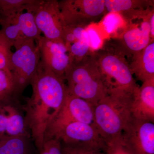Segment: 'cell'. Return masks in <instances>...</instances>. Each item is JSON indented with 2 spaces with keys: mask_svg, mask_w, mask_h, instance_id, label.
<instances>
[{
  "mask_svg": "<svg viewBox=\"0 0 154 154\" xmlns=\"http://www.w3.org/2000/svg\"><path fill=\"white\" fill-rule=\"evenodd\" d=\"M36 42L33 39L27 40L16 48L11 56L10 70L20 96L31 85L40 63V54Z\"/></svg>",
  "mask_w": 154,
  "mask_h": 154,
  "instance_id": "obj_5",
  "label": "cell"
},
{
  "mask_svg": "<svg viewBox=\"0 0 154 154\" xmlns=\"http://www.w3.org/2000/svg\"><path fill=\"white\" fill-rule=\"evenodd\" d=\"M150 1L143 0H105V13L116 12L127 19H131L144 14L149 8Z\"/></svg>",
  "mask_w": 154,
  "mask_h": 154,
  "instance_id": "obj_17",
  "label": "cell"
},
{
  "mask_svg": "<svg viewBox=\"0 0 154 154\" xmlns=\"http://www.w3.org/2000/svg\"><path fill=\"white\" fill-rule=\"evenodd\" d=\"M99 69L107 91L117 90L134 93L138 86L125 55L116 51L96 54Z\"/></svg>",
  "mask_w": 154,
  "mask_h": 154,
  "instance_id": "obj_4",
  "label": "cell"
},
{
  "mask_svg": "<svg viewBox=\"0 0 154 154\" xmlns=\"http://www.w3.org/2000/svg\"><path fill=\"white\" fill-rule=\"evenodd\" d=\"M32 140L30 133L0 137V154H34Z\"/></svg>",
  "mask_w": 154,
  "mask_h": 154,
  "instance_id": "obj_18",
  "label": "cell"
},
{
  "mask_svg": "<svg viewBox=\"0 0 154 154\" xmlns=\"http://www.w3.org/2000/svg\"><path fill=\"white\" fill-rule=\"evenodd\" d=\"M34 14L33 11H26L0 18V33L15 49L27 40L36 41L41 37V33L35 23Z\"/></svg>",
  "mask_w": 154,
  "mask_h": 154,
  "instance_id": "obj_6",
  "label": "cell"
},
{
  "mask_svg": "<svg viewBox=\"0 0 154 154\" xmlns=\"http://www.w3.org/2000/svg\"><path fill=\"white\" fill-rule=\"evenodd\" d=\"M102 23L105 31L108 34H112L124 26L125 19L119 13L111 12L105 15Z\"/></svg>",
  "mask_w": 154,
  "mask_h": 154,
  "instance_id": "obj_21",
  "label": "cell"
},
{
  "mask_svg": "<svg viewBox=\"0 0 154 154\" xmlns=\"http://www.w3.org/2000/svg\"><path fill=\"white\" fill-rule=\"evenodd\" d=\"M149 22L150 30V37L152 40H154V10L152 11L149 19Z\"/></svg>",
  "mask_w": 154,
  "mask_h": 154,
  "instance_id": "obj_27",
  "label": "cell"
},
{
  "mask_svg": "<svg viewBox=\"0 0 154 154\" xmlns=\"http://www.w3.org/2000/svg\"><path fill=\"white\" fill-rule=\"evenodd\" d=\"M20 96L11 72L0 70V105L19 101Z\"/></svg>",
  "mask_w": 154,
  "mask_h": 154,
  "instance_id": "obj_20",
  "label": "cell"
},
{
  "mask_svg": "<svg viewBox=\"0 0 154 154\" xmlns=\"http://www.w3.org/2000/svg\"><path fill=\"white\" fill-rule=\"evenodd\" d=\"M38 154H63L62 143L60 140L51 138L45 142Z\"/></svg>",
  "mask_w": 154,
  "mask_h": 154,
  "instance_id": "obj_25",
  "label": "cell"
},
{
  "mask_svg": "<svg viewBox=\"0 0 154 154\" xmlns=\"http://www.w3.org/2000/svg\"><path fill=\"white\" fill-rule=\"evenodd\" d=\"M73 122L94 125V107L84 99L68 93L62 108L47 129L45 140L60 127Z\"/></svg>",
  "mask_w": 154,
  "mask_h": 154,
  "instance_id": "obj_12",
  "label": "cell"
},
{
  "mask_svg": "<svg viewBox=\"0 0 154 154\" xmlns=\"http://www.w3.org/2000/svg\"><path fill=\"white\" fill-rule=\"evenodd\" d=\"M51 138L67 144H77L95 148L105 151L107 144L95 125L73 122L57 128L45 138V142ZM44 142V143H45Z\"/></svg>",
  "mask_w": 154,
  "mask_h": 154,
  "instance_id": "obj_7",
  "label": "cell"
},
{
  "mask_svg": "<svg viewBox=\"0 0 154 154\" xmlns=\"http://www.w3.org/2000/svg\"><path fill=\"white\" fill-rule=\"evenodd\" d=\"M65 79L39 63L31 82L32 96L22 106L25 123L38 152L44 143L48 127L60 111L68 91Z\"/></svg>",
  "mask_w": 154,
  "mask_h": 154,
  "instance_id": "obj_1",
  "label": "cell"
},
{
  "mask_svg": "<svg viewBox=\"0 0 154 154\" xmlns=\"http://www.w3.org/2000/svg\"><path fill=\"white\" fill-rule=\"evenodd\" d=\"M23 111L19 101L0 105V137L30 133L26 126Z\"/></svg>",
  "mask_w": 154,
  "mask_h": 154,
  "instance_id": "obj_14",
  "label": "cell"
},
{
  "mask_svg": "<svg viewBox=\"0 0 154 154\" xmlns=\"http://www.w3.org/2000/svg\"><path fill=\"white\" fill-rule=\"evenodd\" d=\"M36 42L41 63L65 79V75L72 61L64 42L50 40L43 36Z\"/></svg>",
  "mask_w": 154,
  "mask_h": 154,
  "instance_id": "obj_11",
  "label": "cell"
},
{
  "mask_svg": "<svg viewBox=\"0 0 154 154\" xmlns=\"http://www.w3.org/2000/svg\"><path fill=\"white\" fill-rule=\"evenodd\" d=\"M62 143L63 154H105L100 149L77 144Z\"/></svg>",
  "mask_w": 154,
  "mask_h": 154,
  "instance_id": "obj_23",
  "label": "cell"
},
{
  "mask_svg": "<svg viewBox=\"0 0 154 154\" xmlns=\"http://www.w3.org/2000/svg\"><path fill=\"white\" fill-rule=\"evenodd\" d=\"M42 0H0V18L19 12L31 11L35 13Z\"/></svg>",
  "mask_w": 154,
  "mask_h": 154,
  "instance_id": "obj_19",
  "label": "cell"
},
{
  "mask_svg": "<svg viewBox=\"0 0 154 154\" xmlns=\"http://www.w3.org/2000/svg\"><path fill=\"white\" fill-rule=\"evenodd\" d=\"M60 9L66 25H85L105 13V0H63Z\"/></svg>",
  "mask_w": 154,
  "mask_h": 154,
  "instance_id": "obj_8",
  "label": "cell"
},
{
  "mask_svg": "<svg viewBox=\"0 0 154 154\" xmlns=\"http://www.w3.org/2000/svg\"><path fill=\"white\" fill-rule=\"evenodd\" d=\"M88 35L90 50H98L101 48L103 43L102 38L98 30L94 26L88 25L86 27Z\"/></svg>",
  "mask_w": 154,
  "mask_h": 154,
  "instance_id": "obj_24",
  "label": "cell"
},
{
  "mask_svg": "<svg viewBox=\"0 0 154 154\" xmlns=\"http://www.w3.org/2000/svg\"><path fill=\"white\" fill-rule=\"evenodd\" d=\"M153 11L146 14L139 24H131L122 36L117 51L125 56L130 54L132 56L149 44L152 40L149 19Z\"/></svg>",
  "mask_w": 154,
  "mask_h": 154,
  "instance_id": "obj_13",
  "label": "cell"
},
{
  "mask_svg": "<svg viewBox=\"0 0 154 154\" xmlns=\"http://www.w3.org/2000/svg\"><path fill=\"white\" fill-rule=\"evenodd\" d=\"M131 110L133 118L154 122V79L144 82L134 92Z\"/></svg>",
  "mask_w": 154,
  "mask_h": 154,
  "instance_id": "obj_15",
  "label": "cell"
},
{
  "mask_svg": "<svg viewBox=\"0 0 154 154\" xmlns=\"http://www.w3.org/2000/svg\"><path fill=\"white\" fill-rule=\"evenodd\" d=\"M129 67L132 74L143 83L154 79V42L132 56Z\"/></svg>",
  "mask_w": 154,
  "mask_h": 154,
  "instance_id": "obj_16",
  "label": "cell"
},
{
  "mask_svg": "<svg viewBox=\"0 0 154 154\" xmlns=\"http://www.w3.org/2000/svg\"><path fill=\"white\" fill-rule=\"evenodd\" d=\"M121 136L134 154H154V122L132 117Z\"/></svg>",
  "mask_w": 154,
  "mask_h": 154,
  "instance_id": "obj_10",
  "label": "cell"
},
{
  "mask_svg": "<svg viewBox=\"0 0 154 154\" xmlns=\"http://www.w3.org/2000/svg\"><path fill=\"white\" fill-rule=\"evenodd\" d=\"M34 18L38 30L45 38L54 41H63L66 25L58 1H41L35 11Z\"/></svg>",
  "mask_w": 154,
  "mask_h": 154,
  "instance_id": "obj_9",
  "label": "cell"
},
{
  "mask_svg": "<svg viewBox=\"0 0 154 154\" xmlns=\"http://www.w3.org/2000/svg\"><path fill=\"white\" fill-rule=\"evenodd\" d=\"M64 78L69 94L93 107L108 93L95 54H88L82 60L72 63Z\"/></svg>",
  "mask_w": 154,
  "mask_h": 154,
  "instance_id": "obj_3",
  "label": "cell"
},
{
  "mask_svg": "<svg viewBox=\"0 0 154 154\" xmlns=\"http://www.w3.org/2000/svg\"><path fill=\"white\" fill-rule=\"evenodd\" d=\"M126 145L122 139V136L107 143L105 154H125Z\"/></svg>",
  "mask_w": 154,
  "mask_h": 154,
  "instance_id": "obj_26",
  "label": "cell"
},
{
  "mask_svg": "<svg viewBox=\"0 0 154 154\" xmlns=\"http://www.w3.org/2000/svg\"><path fill=\"white\" fill-rule=\"evenodd\" d=\"M12 47L11 42L0 33V70H10Z\"/></svg>",
  "mask_w": 154,
  "mask_h": 154,
  "instance_id": "obj_22",
  "label": "cell"
},
{
  "mask_svg": "<svg viewBox=\"0 0 154 154\" xmlns=\"http://www.w3.org/2000/svg\"><path fill=\"white\" fill-rule=\"evenodd\" d=\"M134 94L109 90L106 96L94 107V125L106 144L120 137L132 119Z\"/></svg>",
  "mask_w": 154,
  "mask_h": 154,
  "instance_id": "obj_2",
  "label": "cell"
}]
</instances>
